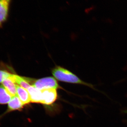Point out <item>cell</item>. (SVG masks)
<instances>
[{
  "mask_svg": "<svg viewBox=\"0 0 127 127\" xmlns=\"http://www.w3.org/2000/svg\"><path fill=\"white\" fill-rule=\"evenodd\" d=\"M52 72L54 77L59 81L70 83L82 84L89 87L95 91L101 92L95 88L93 84L83 81L71 72L60 66H57L53 68Z\"/></svg>",
  "mask_w": 127,
  "mask_h": 127,
  "instance_id": "obj_1",
  "label": "cell"
},
{
  "mask_svg": "<svg viewBox=\"0 0 127 127\" xmlns=\"http://www.w3.org/2000/svg\"><path fill=\"white\" fill-rule=\"evenodd\" d=\"M32 86L41 91L48 89H56L60 88L56 80L51 77L34 80Z\"/></svg>",
  "mask_w": 127,
  "mask_h": 127,
  "instance_id": "obj_2",
  "label": "cell"
},
{
  "mask_svg": "<svg viewBox=\"0 0 127 127\" xmlns=\"http://www.w3.org/2000/svg\"><path fill=\"white\" fill-rule=\"evenodd\" d=\"M41 104L50 105L56 100L57 97L56 89H48L41 90Z\"/></svg>",
  "mask_w": 127,
  "mask_h": 127,
  "instance_id": "obj_3",
  "label": "cell"
},
{
  "mask_svg": "<svg viewBox=\"0 0 127 127\" xmlns=\"http://www.w3.org/2000/svg\"><path fill=\"white\" fill-rule=\"evenodd\" d=\"M11 0H0V28L7 21Z\"/></svg>",
  "mask_w": 127,
  "mask_h": 127,
  "instance_id": "obj_4",
  "label": "cell"
},
{
  "mask_svg": "<svg viewBox=\"0 0 127 127\" xmlns=\"http://www.w3.org/2000/svg\"><path fill=\"white\" fill-rule=\"evenodd\" d=\"M24 105L17 95L14 96L9 102L6 113L17 110L20 111L23 109Z\"/></svg>",
  "mask_w": 127,
  "mask_h": 127,
  "instance_id": "obj_5",
  "label": "cell"
},
{
  "mask_svg": "<svg viewBox=\"0 0 127 127\" xmlns=\"http://www.w3.org/2000/svg\"><path fill=\"white\" fill-rule=\"evenodd\" d=\"M30 94L31 102L40 103L42 100L41 91L31 86L27 90Z\"/></svg>",
  "mask_w": 127,
  "mask_h": 127,
  "instance_id": "obj_6",
  "label": "cell"
},
{
  "mask_svg": "<svg viewBox=\"0 0 127 127\" xmlns=\"http://www.w3.org/2000/svg\"><path fill=\"white\" fill-rule=\"evenodd\" d=\"M17 95L24 105L31 102L30 94L27 90L16 84Z\"/></svg>",
  "mask_w": 127,
  "mask_h": 127,
  "instance_id": "obj_7",
  "label": "cell"
},
{
  "mask_svg": "<svg viewBox=\"0 0 127 127\" xmlns=\"http://www.w3.org/2000/svg\"><path fill=\"white\" fill-rule=\"evenodd\" d=\"M10 77L3 81L2 83V85L4 87L10 95L13 97L17 95L16 84Z\"/></svg>",
  "mask_w": 127,
  "mask_h": 127,
  "instance_id": "obj_8",
  "label": "cell"
},
{
  "mask_svg": "<svg viewBox=\"0 0 127 127\" xmlns=\"http://www.w3.org/2000/svg\"><path fill=\"white\" fill-rule=\"evenodd\" d=\"M12 96L2 85L0 86V104H7L11 100Z\"/></svg>",
  "mask_w": 127,
  "mask_h": 127,
  "instance_id": "obj_9",
  "label": "cell"
},
{
  "mask_svg": "<svg viewBox=\"0 0 127 127\" xmlns=\"http://www.w3.org/2000/svg\"><path fill=\"white\" fill-rule=\"evenodd\" d=\"M12 74L6 71L0 70V83H2L5 79L10 77Z\"/></svg>",
  "mask_w": 127,
  "mask_h": 127,
  "instance_id": "obj_10",
  "label": "cell"
},
{
  "mask_svg": "<svg viewBox=\"0 0 127 127\" xmlns=\"http://www.w3.org/2000/svg\"><path fill=\"white\" fill-rule=\"evenodd\" d=\"M123 113H124L127 114V109H125L123 110Z\"/></svg>",
  "mask_w": 127,
  "mask_h": 127,
  "instance_id": "obj_11",
  "label": "cell"
}]
</instances>
